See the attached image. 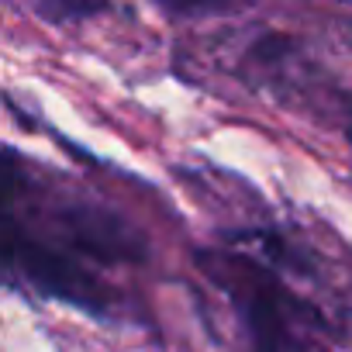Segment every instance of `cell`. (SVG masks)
Segmentation results:
<instances>
[{"mask_svg":"<svg viewBox=\"0 0 352 352\" xmlns=\"http://www.w3.org/2000/svg\"><path fill=\"white\" fill-rule=\"evenodd\" d=\"M42 18L49 21H80V18H94V14H104L107 8L104 4H52V8H35Z\"/></svg>","mask_w":352,"mask_h":352,"instance_id":"3957f363","label":"cell"},{"mask_svg":"<svg viewBox=\"0 0 352 352\" xmlns=\"http://www.w3.org/2000/svg\"><path fill=\"white\" fill-rule=\"evenodd\" d=\"M145 239L114 211L56 194L28 159L0 145V280L111 318L118 294L97 266L142 263Z\"/></svg>","mask_w":352,"mask_h":352,"instance_id":"6da1fadb","label":"cell"},{"mask_svg":"<svg viewBox=\"0 0 352 352\" xmlns=\"http://www.w3.org/2000/svg\"><path fill=\"white\" fill-rule=\"evenodd\" d=\"M197 266L232 300L245 324L249 352H328L321 314L252 256L201 249Z\"/></svg>","mask_w":352,"mask_h":352,"instance_id":"7a4b0ae2","label":"cell"}]
</instances>
